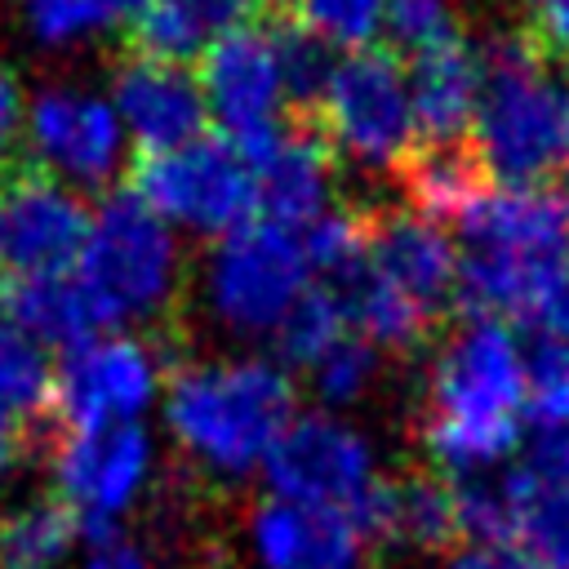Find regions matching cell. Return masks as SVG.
Listing matches in <instances>:
<instances>
[{
  "mask_svg": "<svg viewBox=\"0 0 569 569\" xmlns=\"http://www.w3.org/2000/svg\"><path fill=\"white\" fill-rule=\"evenodd\" d=\"M485 89V53L467 40L409 58V98L418 116V133L427 147H453L471 133L476 107Z\"/></svg>",
  "mask_w": 569,
  "mask_h": 569,
  "instance_id": "d6986e66",
  "label": "cell"
},
{
  "mask_svg": "<svg viewBox=\"0 0 569 569\" xmlns=\"http://www.w3.org/2000/svg\"><path fill=\"white\" fill-rule=\"evenodd\" d=\"M365 258L427 320L458 293V240L418 209H382L365 218Z\"/></svg>",
  "mask_w": 569,
  "mask_h": 569,
  "instance_id": "9a60e30c",
  "label": "cell"
},
{
  "mask_svg": "<svg viewBox=\"0 0 569 569\" xmlns=\"http://www.w3.org/2000/svg\"><path fill=\"white\" fill-rule=\"evenodd\" d=\"M307 373H311V387H316V396L325 405H333V409L338 405H356L373 387V378H378V347H369L365 338L347 333Z\"/></svg>",
  "mask_w": 569,
  "mask_h": 569,
  "instance_id": "4dcf8cb0",
  "label": "cell"
},
{
  "mask_svg": "<svg viewBox=\"0 0 569 569\" xmlns=\"http://www.w3.org/2000/svg\"><path fill=\"white\" fill-rule=\"evenodd\" d=\"M449 569H542L520 547H458Z\"/></svg>",
  "mask_w": 569,
  "mask_h": 569,
  "instance_id": "e575fe53",
  "label": "cell"
},
{
  "mask_svg": "<svg viewBox=\"0 0 569 569\" xmlns=\"http://www.w3.org/2000/svg\"><path fill=\"white\" fill-rule=\"evenodd\" d=\"M187 569H240V565H236V556H231L218 538L200 533V538L191 542V551H187Z\"/></svg>",
  "mask_w": 569,
  "mask_h": 569,
  "instance_id": "74e56055",
  "label": "cell"
},
{
  "mask_svg": "<svg viewBox=\"0 0 569 569\" xmlns=\"http://www.w3.org/2000/svg\"><path fill=\"white\" fill-rule=\"evenodd\" d=\"M458 298L476 316H533L569 276V196L485 187L458 213Z\"/></svg>",
  "mask_w": 569,
  "mask_h": 569,
  "instance_id": "7a4b0ae2",
  "label": "cell"
},
{
  "mask_svg": "<svg viewBox=\"0 0 569 569\" xmlns=\"http://www.w3.org/2000/svg\"><path fill=\"white\" fill-rule=\"evenodd\" d=\"M133 196L156 209L173 231L231 236L258 213V182L249 156L231 138L200 133L173 151L142 156L133 169Z\"/></svg>",
  "mask_w": 569,
  "mask_h": 569,
  "instance_id": "ba28073f",
  "label": "cell"
},
{
  "mask_svg": "<svg viewBox=\"0 0 569 569\" xmlns=\"http://www.w3.org/2000/svg\"><path fill=\"white\" fill-rule=\"evenodd\" d=\"M529 320L538 325V338H547V342L569 351V276L560 284H551V293L538 302V311Z\"/></svg>",
  "mask_w": 569,
  "mask_h": 569,
  "instance_id": "836d02e7",
  "label": "cell"
},
{
  "mask_svg": "<svg viewBox=\"0 0 569 569\" xmlns=\"http://www.w3.org/2000/svg\"><path fill=\"white\" fill-rule=\"evenodd\" d=\"M0 307L40 342V347H80L98 333H107L89 289L76 271H44L0 284Z\"/></svg>",
  "mask_w": 569,
  "mask_h": 569,
  "instance_id": "ffe728a7",
  "label": "cell"
},
{
  "mask_svg": "<svg viewBox=\"0 0 569 569\" xmlns=\"http://www.w3.org/2000/svg\"><path fill=\"white\" fill-rule=\"evenodd\" d=\"M382 31H387L391 44H396L400 53H409V58H422V53H431V49H445V44L462 40L453 0H391Z\"/></svg>",
  "mask_w": 569,
  "mask_h": 569,
  "instance_id": "f546056e",
  "label": "cell"
},
{
  "mask_svg": "<svg viewBox=\"0 0 569 569\" xmlns=\"http://www.w3.org/2000/svg\"><path fill=\"white\" fill-rule=\"evenodd\" d=\"M53 413V365L44 347L0 307V422L40 431Z\"/></svg>",
  "mask_w": 569,
  "mask_h": 569,
  "instance_id": "7402d4cb",
  "label": "cell"
},
{
  "mask_svg": "<svg viewBox=\"0 0 569 569\" xmlns=\"http://www.w3.org/2000/svg\"><path fill=\"white\" fill-rule=\"evenodd\" d=\"M325 142L360 169H409L418 156V116L409 98V71L396 53L356 49L338 58L320 102Z\"/></svg>",
  "mask_w": 569,
  "mask_h": 569,
  "instance_id": "52a82bcc",
  "label": "cell"
},
{
  "mask_svg": "<svg viewBox=\"0 0 569 569\" xmlns=\"http://www.w3.org/2000/svg\"><path fill=\"white\" fill-rule=\"evenodd\" d=\"M391 0H293V18L333 49H369L382 31Z\"/></svg>",
  "mask_w": 569,
  "mask_h": 569,
  "instance_id": "f1b7e54d",
  "label": "cell"
},
{
  "mask_svg": "<svg viewBox=\"0 0 569 569\" xmlns=\"http://www.w3.org/2000/svg\"><path fill=\"white\" fill-rule=\"evenodd\" d=\"M84 569H156V565L147 560V551H142L138 542H129V538H107V542L93 547V556H89Z\"/></svg>",
  "mask_w": 569,
  "mask_h": 569,
  "instance_id": "d590c367",
  "label": "cell"
},
{
  "mask_svg": "<svg viewBox=\"0 0 569 569\" xmlns=\"http://www.w3.org/2000/svg\"><path fill=\"white\" fill-rule=\"evenodd\" d=\"M58 498L93 542L116 538V520L138 502L151 476V436L138 422L67 431L53 440Z\"/></svg>",
  "mask_w": 569,
  "mask_h": 569,
  "instance_id": "8fae6325",
  "label": "cell"
},
{
  "mask_svg": "<svg viewBox=\"0 0 569 569\" xmlns=\"http://www.w3.org/2000/svg\"><path fill=\"white\" fill-rule=\"evenodd\" d=\"M485 53V89L471 151L493 187H547L569 164V89L525 36H498Z\"/></svg>",
  "mask_w": 569,
  "mask_h": 569,
  "instance_id": "277c9868",
  "label": "cell"
},
{
  "mask_svg": "<svg viewBox=\"0 0 569 569\" xmlns=\"http://www.w3.org/2000/svg\"><path fill=\"white\" fill-rule=\"evenodd\" d=\"M258 182V213L284 231H307L333 213V147L320 129L284 124L244 151Z\"/></svg>",
  "mask_w": 569,
  "mask_h": 569,
  "instance_id": "e0dca14e",
  "label": "cell"
},
{
  "mask_svg": "<svg viewBox=\"0 0 569 569\" xmlns=\"http://www.w3.org/2000/svg\"><path fill=\"white\" fill-rule=\"evenodd\" d=\"M89 289L102 325H142L169 311L182 284V249L173 227L133 191H111L71 267Z\"/></svg>",
  "mask_w": 569,
  "mask_h": 569,
  "instance_id": "5b68a950",
  "label": "cell"
},
{
  "mask_svg": "<svg viewBox=\"0 0 569 569\" xmlns=\"http://www.w3.org/2000/svg\"><path fill=\"white\" fill-rule=\"evenodd\" d=\"M489 187L480 160L471 147L453 142V147H422L409 160V196L413 209L427 213L431 222H458V213Z\"/></svg>",
  "mask_w": 569,
  "mask_h": 569,
  "instance_id": "d4e9b609",
  "label": "cell"
},
{
  "mask_svg": "<svg viewBox=\"0 0 569 569\" xmlns=\"http://www.w3.org/2000/svg\"><path fill=\"white\" fill-rule=\"evenodd\" d=\"M164 418L182 453L218 480L267 467L276 440L293 422V382L284 365L262 356L191 360L169 378Z\"/></svg>",
  "mask_w": 569,
  "mask_h": 569,
  "instance_id": "3957f363",
  "label": "cell"
},
{
  "mask_svg": "<svg viewBox=\"0 0 569 569\" xmlns=\"http://www.w3.org/2000/svg\"><path fill=\"white\" fill-rule=\"evenodd\" d=\"M533 4H542V0H533Z\"/></svg>",
  "mask_w": 569,
  "mask_h": 569,
  "instance_id": "ab89813d",
  "label": "cell"
},
{
  "mask_svg": "<svg viewBox=\"0 0 569 569\" xmlns=\"http://www.w3.org/2000/svg\"><path fill=\"white\" fill-rule=\"evenodd\" d=\"M267 485L284 502L347 516L369 538L382 476L369 440L333 413H298L267 458Z\"/></svg>",
  "mask_w": 569,
  "mask_h": 569,
  "instance_id": "9c48e42d",
  "label": "cell"
},
{
  "mask_svg": "<svg viewBox=\"0 0 569 569\" xmlns=\"http://www.w3.org/2000/svg\"><path fill=\"white\" fill-rule=\"evenodd\" d=\"M271 36H276V53H280V71H284V89H289V102L293 107H307L316 111L338 58H333V44H325L311 27H302L293 13L284 18H271Z\"/></svg>",
  "mask_w": 569,
  "mask_h": 569,
  "instance_id": "484cf974",
  "label": "cell"
},
{
  "mask_svg": "<svg viewBox=\"0 0 569 569\" xmlns=\"http://www.w3.org/2000/svg\"><path fill=\"white\" fill-rule=\"evenodd\" d=\"M22 133H27V98H22L18 76L0 62V173L9 169V156Z\"/></svg>",
  "mask_w": 569,
  "mask_h": 569,
  "instance_id": "d6a6232c",
  "label": "cell"
},
{
  "mask_svg": "<svg viewBox=\"0 0 569 569\" xmlns=\"http://www.w3.org/2000/svg\"><path fill=\"white\" fill-rule=\"evenodd\" d=\"M160 351L133 333H98L62 356L53 369V413L67 431L138 422V413L160 396Z\"/></svg>",
  "mask_w": 569,
  "mask_h": 569,
  "instance_id": "30bf717a",
  "label": "cell"
},
{
  "mask_svg": "<svg viewBox=\"0 0 569 569\" xmlns=\"http://www.w3.org/2000/svg\"><path fill=\"white\" fill-rule=\"evenodd\" d=\"M538 40L556 53H569V0H542L538 4Z\"/></svg>",
  "mask_w": 569,
  "mask_h": 569,
  "instance_id": "8d00e7d4",
  "label": "cell"
},
{
  "mask_svg": "<svg viewBox=\"0 0 569 569\" xmlns=\"http://www.w3.org/2000/svg\"><path fill=\"white\" fill-rule=\"evenodd\" d=\"M80 533L62 498H31L0 520V569H62Z\"/></svg>",
  "mask_w": 569,
  "mask_h": 569,
  "instance_id": "603a6c76",
  "label": "cell"
},
{
  "mask_svg": "<svg viewBox=\"0 0 569 569\" xmlns=\"http://www.w3.org/2000/svg\"><path fill=\"white\" fill-rule=\"evenodd\" d=\"M529 405V365L516 329L493 316L458 325L427 373L422 449L436 476L462 480L498 471L520 445V413Z\"/></svg>",
  "mask_w": 569,
  "mask_h": 569,
  "instance_id": "6da1fadb",
  "label": "cell"
},
{
  "mask_svg": "<svg viewBox=\"0 0 569 569\" xmlns=\"http://www.w3.org/2000/svg\"><path fill=\"white\" fill-rule=\"evenodd\" d=\"M351 333V325H347V316H342V302L329 293V289H320V284H311L307 289V298L289 311V320L276 329V347H280V356H284V365H302V369H311L333 342H342Z\"/></svg>",
  "mask_w": 569,
  "mask_h": 569,
  "instance_id": "83f0119b",
  "label": "cell"
},
{
  "mask_svg": "<svg viewBox=\"0 0 569 569\" xmlns=\"http://www.w3.org/2000/svg\"><path fill=\"white\" fill-rule=\"evenodd\" d=\"M200 89L209 102V116L222 124V133L249 151L280 133L289 89L276 53L271 22H244L231 36H222L204 58H200Z\"/></svg>",
  "mask_w": 569,
  "mask_h": 569,
  "instance_id": "4fadbf2b",
  "label": "cell"
},
{
  "mask_svg": "<svg viewBox=\"0 0 569 569\" xmlns=\"http://www.w3.org/2000/svg\"><path fill=\"white\" fill-rule=\"evenodd\" d=\"M520 467L529 476H538V480H569V427L538 422Z\"/></svg>",
  "mask_w": 569,
  "mask_h": 569,
  "instance_id": "1f68e13d",
  "label": "cell"
},
{
  "mask_svg": "<svg viewBox=\"0 0 569 569\" xmlns=\"http://www.w3.org/2000/svg\"><path fill=\"white\" fill-rule=\"evenodd\" d=\"M142 0H27V22L44 44H76L133 22Z\"/></svg>",
  "mask_w": 569,
  "mask_h": 569,
  "instance_id": "4316f807",
  "label": "cell"
},
{
  "mask_svg": "<svg viewBox=\"0 0 569 569\" xmlns=\"http://www.w3.org/2000/svg\"><path fill=\"white\" fill-rule=\"evenodd\" d=\"M27 138L44 173L67 187H107L124 160V124L107 93L49 84L27 102Z\"/></svg>",
  "mask_w": 569,
  "mask_h": 569,
  "instance_id": "5bb4252c",
  "label": "cell"
},
{
  "mask_svg": "<svg viewBox=\"0 0 569 569\" xmlns=\"http://www.w3.org/2000/svg\"><path fill=\"white\" fill-rule=\"evenodd\" d=\"M307 289L311 262L302 236L267 218H253L240 231L222 236L204 262V307L227 333L240 338H276Z\"/></svg>",
  "mask_w": 569,
  "mask_h": 569,
  "instance_id": "8992f818",
  "label": "cell"
},
{
  "mask_svg": "<svg viewBox=\"0 0 569 569\" xmlns=\"http://www.w3.org/2000/svg\"><path fill=\"white\" fill-rule=\"evenodd\" d=\"M253 0H142L133 40L147 58L191 62L204 58L222 36L244 27Z\"/></svg>",
  "mask_w": 569,
  "mask_h": 569,
  "instance_id": "44dd1931",
  "label": "cell"
},
{
  "mask_svg": "<svg viewBox=\"0 0 569 569\" xmlns=\"http://www.w3.org/2000/svg\"><path fill=\"white\" fill-rule=\"evenodd\" d=\"M31 449H36V431L13 427V422H0V471L18 467V462H22Z\"/></svg>",
  "mask_w": 569,
  "mask_h": 569,
  "instance_id": "f35d334b",
  "label": "cell"
},
{
  "mask_svg": "<svg viewBox=\"0 0 569 569\" xmlns=\"http://www.w3.org/2000/svg\"><path fill=\"white\" fill-rule=\"evenodd\" d=\"M107 98L124 124V138H133L147 156L196 142L209 120L200 76H191L182 62H160L147 53L116 67Z\"/></svg>",
  "mask_w": 569,
  "mask_h": 569,
  "instance_id": "2e32d148",
  "label": "cell"
},
{
  "mask_svg": "<svg viewBox=\"0 0 569 569\" xmlns=\"http://www.w3.org/2000/svg\"><path fill=\"white\" fill-rule=\"evenodd\" d=\"M516 498V542L542 569H569V480H538L520 462L507 467Z\"/></svg>",
  "mask_w": 569,
  "mask_h": 569,
  "instance_id": "cb8c5ba5",
  "label": "cell"
},
{
  "mask_svg": "<svg viewBox=\"0 0 569 569\" xmlns=\"http://www.w3.org/2000/svg\"><path fill=\"white\" fill-rule=\"evenodd\" d=\"M89 209L76 187L44 169L0 173V284L44 271H71L89 236Z\"/></svg>",
  "mask_w": 569,
  "mask_h": 569,
  "instance_id": "7c38bea8",
  "label": "cell"
},
{
  "mask_svg": "<svg viewBox=\"0 0 569 569\" xmlns=\"http://www.w3.org/2000/svg\"><path fill=\"white\" fill-rule=\"evenodd\" d=\"M244 538L258 569H369V538L347 516L276 493L244 511Z\"/></svg>",
  "mask_w": 569,
  "mask_h": 569,
  "instance_id": "ac0fdd59",
  "label": "cell"
}]
</instances>
